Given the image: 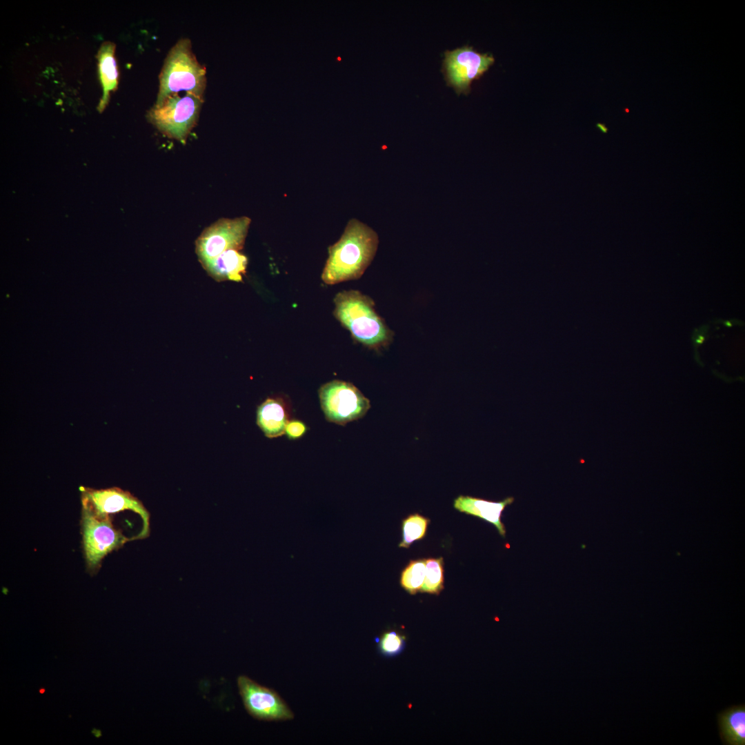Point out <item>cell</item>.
<instances>
[{"label":"cell","mask_w":745,"mask_h":745,"mask_svg":"<svg viewBox=\"0 0 745 745\" xmlns=\"http://www.w3.org/2000/svg\"><path fill=\"white\" fill-rule=\"evenodd\" d=\"M378 244L374 230L356 219H350L340 239L328 248L322 281L333 285L360 278L373 260Z\"/></svg>","instance_id":"1"},{"label":"cell","mask_w":745,"mask_h":745,"mask_svg":"<svg viewBox=\"0 0 745 745\" xmlns=\"http://www.w3.org/2000/svg\"><path fill=\"white\" fill-rule=\"evenodd\" d=\"M335 318L364 346L379 350L388 346L394 332L375 308V302L359 290H343L334 298Z\"/></svg>","instance_id":"2"},{"label":"cell","mask_w":745,"mask_h":745,"mask_svg":"<svg viewBox=\"0 0 745 745\" xmlns=\"http://www.w3.org/2000/svg\"><path fill=\"white\" fill-rule=\"evenodd\" d=\"M159 88L155 106L166 99L183 91L203 99L206 88V69L192 50L191 41L179 39L169 50L159 74Z\"/></svg>","instance_id":"3"},{"label":"cell","mask_w":745,"mask_h":745,"mask_svg":"<svg viewBox=\"0 0 745 745\" xmlns=\"http://www.w3.org/2000/svg\"><path fill=\"white\" fill-rule=\"evenodd\" d=\"M203 99L185 92L170 96L148 112L149 121L164 135L185 144L197 124Z\"/></svg>","instance_id":"4"},{"label":"cell","mask_w":745,"mask_h":745,"mask_svg":"<svg viewBox=\"0 0 745 745\" xmlns=\"http://www.w3.org/2000/svg\"><path fill=\"white\" fill-rule=\"evenodd\" d=\"M318 394L326 420L338 425L362 418L370 408V400L350 382L328 381L319 388Z\"/></svg>","instance_id":"5"},{"label":"cell","mask_w":745,"mask_h":745,"mask_svg":"<svg viewBox=\"0 0 745 745\" xmlns=\"http://www.w3.org/2000/svg\"><path fill=\"white\" fill-rule=\"evenodd\" d=\"M250 222L246 216L221 218L206 228L195 241V252L202 267L227 250H241Z\"/></svg>","instance_id":"6"},{"label":"cell","mask_w":745,"mask_h":745,"mask_svg":"<svg viewBox=\"0 0 745 745\" xmlns=\"http://www.w3.org/2000/svg\"><path fill=\"white\" fill-rule=\"evenodd\" d=\"M83 547L88 567L95 569L110 552L122 547L127 538L117 529L110 516H100L82 506Z\"/></svg>","instance_id":"7"},{"label":"cell","mask_w":745,"mask_h":745,"mask_svg":"<svg viewBox=\"0 0 745 745\" xmlns=\"http://www.w3.org/2000/svg\"><path fill=\"white\" fill-rule=\"evenodd\" d=\"M492 54H481L473 47L465 46L444 52L442 72L448 86L456 92L467 95L470 91V84L479 79L493 64Z\"/></svg>","instance_id":"8"},{"label":"cell","mask_w":745,"mask_h":745,"mask_svg":"<svg viewBox=\"0 0 745 745\" xmlns=\"http://www.w3.org/2000/svg\"><path fill=\"white\" fill-rule=\"evenodd\" d=\"M237 686L246 710L254 718L264 721L293 719L290 708L273 689L245 675L238 677Z\"/></svg>","instance_id":"9"},{"label":"cell","mask_w":745,"mask_h":745,"mask_svg":"<svg viewBox=\"0 0 745 745\" xmlns=\"http://www.w3.org/2000/svg\"><path fill=\"white\" fill-rule=\"evenodd\" d=\"M82 506L100 516L132 510L141 517L143 528L140 537L149 532L150 515L142 502L130 492L117 487L103 489L81 488Z\"/></svg>","instance_id":"10"},{"label":"cell","mask_w":745,"mask_h":745,"mask_svg":"<svg viewBox=\"0 0 745 745\" xmlns=\"http://www.w3.org/2000/svg\"><path fill=\"white\" fill-rule=\"evenodd\" d=\"M291 412V404L288 398L269 397L257 407V424L266 437L282 436L290 419Z\"/></svg>","instance_id":"11"},{"label":"cell","mask_w":745,"mask_h":745,"mask_svg":"<svg viewBox=\"0 0 745 745\" xmlns=\"http://www.w3.org/2000/svg\"><path fill=\"white\" fill-rule=\"evenodd\" d=\"M515 499L508 497L499 501H493L468 495H459L455 500L453 506L459 512L479 517L493 524L499 534L505 537L506 528L501 517L506 507L513 503Z\"/></svg>","instance_id":"12"},{"label":"cell","mask_w":745,"mask_h":745,"mask_svg":"<svg viewBox=\"0 0 745 745\" xmlns=\"http://www.w3.org/2000/svg\"><path fill=\"white\" fill-rule=\"evenodd\" d=\"M248 258L237 250H229L206 264L203 268L217 281L240 282L246 271Z\"/></svg>","instance_id":"13"},{"label":"cell","mask_w":745,"mask_h":745,"mask_svg":"<svg viewBox=\"0 0 745 745\" xmlns=\"http://www.w3.org/2000/svg\"><path fill=\"white\" fill-rule=\"evenodd\" d=\"M719 736L726 745H745V705H734L717 715Z\"/></svg>","instance_id":"14"},{"label":"cell","mask_w":745,"mask_h":745,"mask_svg":"<svg viewBox=\"0 0 745 745\" xmlns=\"http://www.w3.org/2000/svg\"><path fill=\"white\" fill-rule=\"evenodd\" d=\"M430 519L418 513L408 516L402 522V541L399 547L408 548L416 540L422 539L426 533Z\"/></svg>","instance_id":"15"},{"label":"cell","mask_w":745,"mask_h":745,"mask_svg":"<svg viewBox=\"0 0 745 745\" xmlns=\"http://www.w3.org/2000/svg\"><path fill=\"white\" fill-rule=\"evenodd\" d=\"M426 560H412L401 572V586L412 595L420 591L422 587L426 573Z\"/></svg>","instance_id":"16"},{"label":"cell","mask_w":745,"mask_h":745,"mask_svg":"<svg viewBox=\"0 0 745 745\" xmlns=\"http://www.w3.org/2000/svg\"><path fill=\"white\" fill-rule=\"evenodd\" d=\"M444 588L443 558H428L426 560L424 582L421 593L439 594Z\"/></svg>","instance_id":"17"},{"label":"cell","mask_w":745,"mask_h":745,"mask_svg":"<svg viewBox=\"0 0 745 745\" xmlns=\"http://www.w3.org/2000/svg\"><path fill=\"white\" fill-rule=\"evenodd\" d=\"M405 637L395 631L384 633L379 638L378 648L385 656L399 654L403 649Z\"/></svg>","instance_id":"18"},{"label":"cell","mask_w":745,"mask_h":745,"mask_svg":"<svg viewBox=\"0 0 745 745\" xmlns=\"http://www.w3.org/2000/svg\"><path fill=\"white\" fill-rule=\"evenodd\" d=\"M101 71L104 83L109 89H112L117 85V71L115 61L112 52H108L101 60Z\"/></svg>","instance_id":"19"},{"label":"cell","mask_w":745,"mask_h":745,"mask_svg":"<svg viewBox=\"0 0 745 745\" xmlns=\"http://www.w3.org/2000/svg\"><path fill=\"white\" fill-rule=\"evenodd\" d=\"M308 429V426L302 421L290 419L286 425L285 434L288 439L295 440L302 437L307 433Z\"/></svg>","instance_id":"20"},{"label":"cell","mask_w":745,"mask_h":745,"mask_svg":"<svg viewBox=\"0 0 745 745\" xmlns=\"http://www.w3.org/2000/svg\"><path fill=\"white\" fill-rule=\"evenodd\" d=\"M91 733L97 738H99V737H101L102 736L101 731L100 729H98V728H92V731H91Z\"/></svg>","instance_id":"21"},{"label":"cell","mask_w":745,"mask_h":745,"mask_svg":"<svg viewBox=\"0 0 745 745\" xmlns=\"http://www.w3.org/2000/svg\"><path fill=\"white\" fill-rule=\"evenodd\" d=\"M597 127H598V128H599V129H600V130H602V132H603L604 133H606V132H607V131H608V129H607V128H606V126H604V124L598 123V124H597Z\"/></svg>","instance_id":"22"},{"label":"cell","mask_w":745,"mask_h":745,"mask_svg":"<svg viewBox=\"0 0 745 745\" xmlns=\"http://www.w3.org/2000/svg\"><path fill=\"white\" fill-rule=\"evenodd\" d=\"M704 337H703L702 336H699V338L696 340V342L697 344H702L704 341Z\"/></svg>","instance_id":"23"},{"label":"cell","mask_w":745,"mask_h":745,"mask_svg":"<svg viewBox=\"0 0 745 745\" xmlns=\"http://www.w3.org/2000/svg\"><path fill=\"white\" fill-rule=\"evenodd\" d=\"M45 691H46V689L44 688H41L39 689V693H41V694H43L45 693Z\"/></svg>","instance_id":"24"},{"label":"cell","mask_w":745,"mask_h":745,"mask_svg":"<svg viewBox=\"0 0 745 745\" xmlns=\"http://www.w3.org/2000/svg\"><path fill=\"white\" fill-rule=\"evenodd\" d=\"M725 324H726V325L727 326H732V324H731V323H730V322H728V321H726V322H725Z\"/></svg>","instance_id":"25"}]
</instances>
